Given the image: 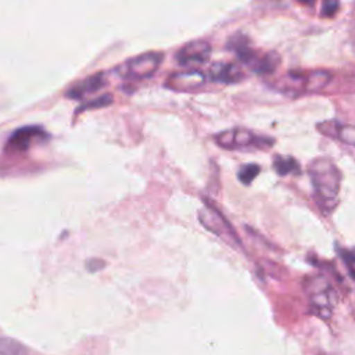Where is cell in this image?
Returning a JSON list of instances; mask_svg holds the SVG:
<instances>
[{"instance_id": "5b68a950", "label": "cell", "mask_w": 355, "mask_h": 355, "mask_svg": "<svg viewBox=\"0 0 355 355\" xmlns=\"http://www.w3.org/2000/svg\"><path fill=\"white\" fill-rule=\"evenodd\" d=\"M215 141L219 147L226 150L244 148V147H266L268 139L257 136L254 132L244 128H233L223 132H219L215 136Z\"/></svg>"}, {"instance_id": "ffe728a7", "label": "cell", "mask_w": 355, "mask_h": 355, "mask_svg": "<svg viewBox=\"0 0 355 355\" xmlns=\"http://www.w3.org/2000/svg\"><path fill=\"white\" fill-rule=\"evenodd\" d=\"M320 355H327V354H320Z\"/></svg>"}, {"instance_id": "52a82bcc", "label": "cell", "mask_w": 355, "mask_h": 355, "mask_svg": "<svg viewBox=\"0 0 355 355\" xmlns=\"http://www.w3.org/2000/svg\"><path fill=\"white\" fill-rule=\"evenodd\" d=\"M198 218L201 220V223L211 230L212 233H215L216 236L222 237L225 241L233 244H240L239 237L236 236L234 230L230 227V225L227 223L226 219H223V216L214 209L212 207H205L198 212Z\"/></svg>"}, {"instance_id": "8992f818", "label": "cell", "mask_w": 355, "mask_h": 355, "mask_svg": "<svg viewBox=\"0 0 355 355\" xmlns=\"http://www.w3.org/2000/svg\"><path fill=\"white\" fill-rule=\"evenodd\" d=\"M211 55V46L204 40H194L180 47L175 55L176 61L182 67L197 69V67L205 64Z\"/></svg>"}, {"instance_id": "7c38bea8", "label": "cell", "mask_w": 355, "mask_h": 355, "mask_svg": "<svg viewBox=\"0 0 355 355\" xmlns=\"http://www.w3.org/2000/svg\"><path fill=\"white\" fill-rule=\"evenodd\" d=\"M105 85V78L103 73H96L92 76H87L82 82H79L76 86H73L69 92L68 96L72 98H82L86 94L94 93L100 90Z\"/></svg>"}, {"instance_id": "2e32d148", "label": "cell", "mask_w": 355, "mask_h": 355, "mask_svg": "<svg viewBox=\"0 0 355 355\" xmlns=\"http://www.w3.org/2000/svg\"><path fill=\"white\" fill-rule=\"evenodd\" d=\"M259 171L261 169L257 164H247L239 169L237 178L243 184H250L255 179V176L259 173Z\"/></svg>"}, {"instance_id": "6da1fadb", "label": "cell", "mask_w": 355, "mask_h": 355, "mask_svg": "<svg viewBox=\"0 0 355 355\" xmlns=\"http://www.w3.org/2000/svg\"><path fill=\"white\" fill-rule=\"evenodd\" d=\"M308 173L313 186L315 197L322 208L331 209L341 187V172L327 157H318L309 162Z\"/></svg>"}, {"instance_id": "5bb4252c", "label": "cell", "mask_w": 355, "mask_h": 355, "mask_svg": "<svg viewBox=\"0 0 355 355\" xmlns=\"http://www.w3.org/2000/svg\"><path fill=\"white\" fill-rule=\"evenodd\" d=\"M273 168L280 176L298 173L300 171V166L293 157H283V155H276L273 158Z\"/></svg>"}, {"instance_id": "d6986e66", "label": "cell", "mask_w": 355, "mask_h": 355, "mask_svg": "<svg viewBox=\"0 0 355 355\" xmlns=\"http://www.w3.org/2000/svg\"><path fill=\"white\" fill-rule=\"evenodd\" d=\"M343 255V259L344 261H347V268H348V272H349V275L352 276V265H354V255L351 254V251H347V250H344L343 252H341Z\"/></svg>"}, {"instance_id": "30bf717a", "label": "cell", "mask_w": 355, "mask_h": 355, "mask_svg": "<svg viewBox=\"0 0 355 355\" xmlns=\"http://www.w3.org/2000/svg\"><path fill=\"white\" fill-rule=\"evenodd\" d=\"M209 76L215 82L222 83H236L244 78L243 71L236 64H226V62H216L209 69Z\"/></svg>"}, {"instance_id": "e0dca14e", "label": "cell", "mask_w": 355, "mask_h": 355, "mask_svg": "<svg viewBox=\"0 0 355 355\" xmlns=\"http://www.w3.org/2000/svg\"><path fill=\"white\" fill-rule=\"evenodd\" d=\"M112 103V96H110V94H103L101 97H97V98H94L93 101H90V103H87L85 107H87V108H90V107H105V105H108V104H111Z\"/></svg>"}, {"instance_id": "3957f363", "label": "cell", "mask_w": 355, "mask_h": 355, "mask_svg": "<svg viewBox=\"0 0 355 355\" xmlns=\"http://www.w3.org/2000/svg\"><path fill=\"white\" fill-rule=\"evenodd\" d=\"M308 297L312 311L322 319H329L334 306V290L330 283L320 276L312 277L308 283Z\"/></svg>"}, {"instance_id": "277c9868", "label": "cell", "mask_w": 355, "mask_h": 355, "mask_svg": "<svg viewBox=\"0 0 355 355\" xmlns=\"http://www.w3.org/2000/svg\"><path fill=\"white\" fill-rule=\"evenodd\" d=\"M161 62L162 54L150 51L128 60L118 67V72L126 79H147L157 72Z\"/></svg>"}, {"instance_id": "8fae6325", "label": "cell", "mask_w": 355, "mask_h": 355, "mask_svg": "<svg viewBox=\"0 0 355 355\" xmlns=\"http://www.w3.org/2000/svg\"><path fill=\"white\" fill-rule=\"evenodd\" d=\"M40 135H43V132L37 126H24L11 135L7 143V148L17 150V151L26 150L31 141Z\"/></svg>"}, {"instance_id": "9a60e30c", "label": "cell", "mask_w": 355, "mask_h": 355, "mask_svg": "<svg viewBox=\"0 0 355 355\" xmlns=\"http://www.w3.org/2000/svg\"><path fill=\"white\" fill-rule=\"evenodd\" d=\"M0 355H28V351L21 343L0 337Z\"/></svg>"}, {"instance_id": "9c48e42d", "label": "cell", "mask_w": 355, "mask_h": 355, "mask_svg": "<svg viewBox=\"0 0 355 355\" xmlns=\"http://www.w3.org/2000/svg\"><path fill=\"white\" fill-rule=\"evenodd\" d=\"M318 129L330 137H334L348 146H352L355 143V129L352 125L341 123L338 121H324L322 123H318Z\"/></svg>"}, {"instance_id": "4fadbf2b", "label": "cell", "mask_w": 355, "mask_h": 355, "mask_svg": "<svg viewBox=\"0 0 355 355\" xmlns=\"http://www.w3.org/2000/svg\"><path fill=\"white\" fill-rule=\"evenodd\" d=\"M277 65H279V55L276 53H268V54H265L262 57H258L251 68L257 73L269 75V73L275 72Z\"/></svg>"}, {"instance_id": "7a4b0ae2", "label": "cell", "mask_w": 355, "mask_h": 355, "mask_svg": "<svg viewBox=\"0 0 355 355\" xmlns=\"http://www.w3.org/2000/svg\"><path fill=\"white\" fill-rule=\"evenodd\" d=\"M331 80V73L324 69L290 71L282 76L276 87L286 93H313L324 89Z\"/></svg>"}, {"instance_id": "ba28073f", "label": "cell", "mask_w": 355, "mask_h": 355, "mask_svg": "<svg viewBox=\"0 0 355 355\" xmlns=\"http://www.w3.org/2000/svg\"><path fill=\"white\" fill-rule=\"evenodd\" d=\"M207 80V76L200 69H187L180 72H173L165 82V86L176 92H189L198 89Z\"/></svg>"}, {"instance_id": "ac0fdd59", "label": "cell", "mask_w": 355, "mask_h": 355, "mask_svg": "<svg viewBox=\"0 0 355 355\" xmlns=\"http://www.w3.org/2000/svg\"><path fill=\"white\" fill-rule=\"evenodd\" d=\"M337 7H338V3H334V1H326V3H323V6H322V15H324V17H331V15L336 12Z\"/></svg>"}]
</instances>
